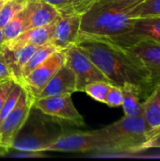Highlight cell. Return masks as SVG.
<instances>
[{
  "mask_svg": "<svg viewBox=\"0 0 160 161\" xmlns=\"http://www.w3.org/2000/svg\"><path fill=\"white\" fill-rule=\"evenodd\" d=\"M115 86L133 85L142 95L156 86L150 72L129 50L96 40H81L75 43Z\"/></svg>",
  "mask_w": 160,
  "mask_h": 161,
  "instance_id": "cell-1",
  "label": "cell"
},
{
  "mask_svg": "<svg viewBox=\"0 0 160 161\" xmlns=\"http://www.w3.org/2000/svg\"><path fill=\"white\" fill-rule=\"evenodd\" d=\"M132 19L127 11L112 5L96 2L82 16L78 41L96 40L109 44L128 48L139 41L133 34Z\"/></svg>",
  "mask_w": 160,
  "mask_h": 161,
  "instance_id": "cell-2",
  "label": "cell"
},
{
  "mask_svg": "<svg viewBox=\"0 0 160 161\" xmlns=\"http://www.w3.org/2000/svg\"><path fill=\"white\" fill-rule=\"evenodd\" d=\"M102 143L101 154L132 155L143 150L150 129L142 116H124L119 121L96 130Z\"/></svg>",
  "mask_w": 160,
  "mask_h": 161,
  "instance_id": "cell-3",
  "label": "cell"
},
{
  "mask_svg": "<svg viewBox=\"0 0 160 161\" xmlns=\"http://www.w3.org/2000/svg\"><path fill=\"white\" fill-rule=\"evenodd\" d=\"M34 100V96L23 88L18 103L0 123V143L7 149L12 148L17 135L29 117Z\"/></svg>",
  "mask_w": 160,
  "mask_h": 161,
  "instance_id": "cell-4",
  "label": "cell"
},
{
  "mask_svg": "<svg viewBox=\"0 0 160 161\" xmlns=\"http://www.w3.org/2000/svg\"><path fill=\"white\" fill-rule=\"evenodd\" d=\"M63 50L65 53V63L75 75L77 92H83L87 85L96 81L109 82L98 67L76 44H72Z\"/></svg>",
  "mask_w": 160,
  "mask_h": 161,
  "instance_id": "cell-5",
  "label": "cell"
},
{
  "mask_svg": "<svg viewBox=\"0 0 160 161\" xmlns=\"http://www.w3.org/2000/svg\"><path fill=\"white\" fill-rule=\"evenodd\" d=\"M70 152L102 153V143L96 130L89 132H76L58 137L55 141L45 146L43 152Z\"/></svg>",
  "mask_w": 160,
  "mask_h": 161,
  "instance_id": "cell-6",
  "label": "cell"
},
{
  "mask_svg": "<svg viewBox=\"0 0 160 161\" xmlns=\"http://www.w3.org/2000/svg\"><path fill=\"white\" fill-rule=\"evenodd\" d=\"M33 107L52 118L68 121L78 126L85 125L83 117L73 103L72 94L36 98Z\"/></svg>",
  "mask_w": 160,
  "mask_h": 161,
  "instance_id": "cell-7",
  "label": "cell"
},
{
  "mask_svg": "<svg viewBox=\"0 0 160 161\" xmlns=\"http://www.w3.org/2000/svg\"><path fill=\"white\" fill-rule=\"evenodd\" d=\"M64 63V50L54 52L24 78L21 86L36 98Z\"/></svg>",
  "mask_w": 160,
  "mask_h": 161,
  "instance_id": "cell-8",
  "label": "cell"
},
{
  "mask_svg": "<svg viewBox=\"0 0 160 161\" xmlns=\"http://www.w3.org/2000/svg\"><path fill=\"white\" fill-rule=\"evenodd\" d=\"M82 16L80 15H60L55 23V29L51 39L58 50H63L72 44H75L78 40Z\"/></svg>",
  "mask_w": 160,
  "mask_h": 161,
  "instance_id": "cell-9",
  "label": "cell"
},
{
  "mask_svg": "<svg viewBox=\"0 0 160 161\" xmlns=\"http://www.w3.org/2000/svg\"><path fill=\"white\" fill-rule=\"evenodd\" d=\"M59 16L56 8L45 0H28L24 8V31L49 25Z\"/></svg>",
  "mask_w": 160,
  "mask_h": 161,
  "instance_id": "cell-10",
  "label": "cell"
},
{
  "mask_svg": "<svg viewBox=\"0 0 160 161\" xmlns=\"http://www.w3.org/2000/svg\"><path fill=\"white\" fill-rule=\"evenodd\" d=\"M150 72L156 85L160 82V42L140 39L128 48Z\"/></svg>",
  "mask_w": 160,
  "mask_h": 161,
  "instance_id": "cell-11",
  "label": "cell"
},
{
  "mask_svg": "<svg viewBox=\"0 0 160 161\" xmlns=\"http://www.w3.org/2000/svg\"><path fill=\"white\" fill-rule=\"evenodd\" d=\"M75 92H77L75 75L73 70L66 63H64L36 98L73 94Z\"/></svg>",
  "mask_w": 160,
  "mask_h": 161,
  "instance_id": "cell-12",
  "label": "cell"
},
{
  "mask_svg": "<svg viewBox=\"0 0 160 161\" xmlns=\"http://www.w3.org/2000/svg\"><path fill=\"white\" fill-rule=\"evenodd\" d=\"M39 48L37 45L27 44L16 49H8L2 47L0 54L4 58L8 70L11 74L13 81L21 85L22 83V70L27 60Z\"/></svg>",
  "mask_w": 160,
  "mask_h": 161,
  "instance_id": "cell-13",
  "label": "cell"
},
{
  "mask_svg": "<svg viewBox=\"0 0 160 161\" xmlns=\"http://www.w3.org/2000/svg\"><path fill=\"white\" fill-rule=\"evenodd\" d=\"M55 23L56 21L43 26L32 27L25 30L13 40L5 42L3 47L8 49H16L27 44L41 46L47 42H50L55 29Z\"/></svg>",
  "mask_w": 160,
  "mask_h": 161,
  "instance_id": "cell-14",
  "label": "cell"
},
{
  "mask_svg": "<svg viewBox=\"0 0 160 161\" xmlns=\"http://www.w3.org/2000/svg\"><path fill=\"white\" fill-rule=\"evenodd\" d=\"M142 117L150 129V134L160 127V82L142 102Z\"/></svg>",
  "mask_w": 160,
  "mask_h": 161,
  "instance_id": "cell-15",
  "label": "cell"
},
{
  "mask_svg": "<svg viewBox=\"0 0 160 161\" xmlns=\"http://www.w3.org/2000/svg\"><path fill=\"white\" fill-rule=\"evenodd\" d=\"M133 34L139 40L145 39L160 42V15L134 19Z\"/></svg>",
  "mask_w": 160,
  "mask_h": 161,
  "instance_id": "cell-16",
  "label": "cell"
},
{
  "mask_svg": "<svg viewBox=\"0 0 160 161\" xmlns=\"http://www.w3.org/2000/svg\"><path fill=\"white\" fill-rule=\"evenodd\" d=\"M123 90V109L125 116L140 117L142 116V103L141 97L142 96L140 89L133 85H124L121 87Z\"/></svg>",
  "mask_w": 160,
  "mask_h": 161,
  "instance_id": "cell-17",
  "label": "cell"
},
{
  "mask_svg": "<svg viewBox=\"0 0 160 161\" xmlns=\"http://www.w3.org/2000/svg\"><path fill=\"white\" fill-rule=\"evenodd\" d=\"M56 8L59 15H80L87 13L98 0H45Z\"/></svg>",
  "mask_w": 160,
  "mask_h": 161,
  "instance_id": "cell-18",
  "label": "cell"
},
{
  "mask_svg": "<svg viewBox=\"0 0 160 161\" xmlns=\"http://www.w3.org/2000/svg\"><path fill=\"white\" fill-rule=\"evenodd\" d=\"M56 51H58V48L51 42H47L43 45L39 46V48L27 60L22 70V82L28 74H30L36 67H38L41 62H43L50 55H52Z\"/></svg>",
  "mask_w": 160,
  "mask_h": 161,
  "instance_id": "cell-19",
  "label": "cell"
},
{
  "mask_svg": "<svg viewBox=\"0 0 160 161\" xmlns=\"http://www.w3.org/2000/svg\"><path fill=\"white\" fill-rule=\"evenodd\" d=\"M132 19L160 15V0H143L127 10Z\"/></svg>",
  "mask_w": 160,
  "mask_h": 161,
  "instance_id": "cell-20",
  "label": "cell"
},
{
  "mask_svg": "<svg viewBox=\"0 0 160 161\" xmlns=\"http://www.w3.org/2000/svg\"><path fill=\"white\" fill-rule=\"evenodd\" d=\"M28 0H8L0 8V27L2 28L13 16L22 11Z\"/></svg>",
  "mask_w": 160,
  "mask_h": 161,
  "instance_id": "cell-21",
  "label": "cell"
},
{
  "mask_svg": "<svg viewBox=\"0 0 160 161\" xmlns=\"http://www.w3.org/2000/svg\"><path fill=\"white\" fill-rule=\"evenodd\" d=\"M3 35L5 42L13 40L24 32V9L13 16L3 27Z\"/></svg>",
  "mask_w": 160,
  "mask_h": 161,
  "instance_id": "cell-22",
  "label": "cell"
},
{
  "mask_svg": "<svg viewBox=\"0 0 160 161\" xmlns=\"http://www.w3.org/2000/svg\"><path fill=\"white\" fill-rule=\"evenodd\" d=\"M112 84L108 81H96L87 85L83 92L90 97L100 103H105L108 92Z\"/></svg>",
  "mask_w": 160,
  "mask_h": 161,
  "instance_id": "cell-23",
  "label": "cell"
},
{
  "mask_svg": "<svg viewBox=\"0 0 160 161\" xmlns=\"http://www.w3.org/2000/svg\"><path fill=\"white\" fill-rule=\"evenodd\" d=\"M23 92V87L19 85L18 83H15L7 97L6 101L4 102L1 109H0V123L8 115V113L14 108L16 104L19 101V98L21 96V93Z\"/></svg>",
  "mask_w": 160,
  "mask_h": 161,
  "instance_id": "cell-24",
  "label": "cell"
},
{
  "mask_svg": "<svg viewBox=\"0 0 160 161\" xmlns=\"http://www.w3.org/2000/svg\"><path fill=\"white\" fill-rule=\"evenodd\" d=\"M105 104L110 108L121 107L123 104V90H122V88L119 86L111 85L108 92V94H107V97L105 100Z\"/></svg>",
  "mask_w": 160,
  "mask_h": 161,
  "instance_id": "cell-25",
  "label": "cell"
},
{
  "mask_svg": "<svg viewBox=\"0 0 160 161\" xmlns=\"http://www.w3.org/2000/svg\"><path fill=\"white\" fill-rule=\"evenodd\" d=\"M141 1H143V0H98L97 2H99L101 4L112 5L118 8H121V9L127 11L132 7L136 6L137 4L141 3Z\"/></svg>",
  "mask_w": 160,
  "mask_h": 161,
  "instance_id": "cell-26",
  "label": "cell"
},
{
  "mask_svg": "<svg viewBox=\"0 0 160 161\" xmlns=\"http://www.w3.org/2000/svg\"><path fill=\"white\" fill-rule=\"evenodd\" d=\"M15 83L16 82L12 79H5L0 81V109Z\"/></svg>",
  "mask_w": 160,
  "mask_h": 161,
  "instance_id": "cell-27",
  "label": "cell"
},
{
  "mask_svg": "<svg viewBox=\"0 0 160 161\" xmlns=\"http://www.w3.org/2000/svg\"><path fill=\"white\" fill-rule=\"evenodd\" d=\"M0 79L1 80H4V79H12L11 74H10V72L8 70V67L7 66L4 58L1 56V54H0Z\"/></svg>",
  "mask_w": 160,
  "mask_h": 161,
  "instance_id": "cell-28",
  "label": "cell"
},
{
  "mask_svg": "<svg viewBox=\"0 0 160 161\" xmlns=\"http://www.w3.org/2000/svg\"><path fill=\"white\" fill-rule=\"evenodd\" d=\"M160 149V138H157V139H154V140H150L148 141L145 144H144V147H143V150H148V149Z\"/></svg>",
  "mask_w": 160,
  "mask_h": 161,
  "instance_id": "cell-29",
  "label": "cell"
},
{
  "mask_svg": "<svg viewBox=\"0 0 160 161\" xmlns=\"http://www.w3.org/2000/svg\"><path fill=\"white\" fill-rule=\"evenodd\" d=\"M157 138H160V127L149 134V140L148 141L154 140V139H157Z\"/></svg>",
  "mask_w": 160,
  "mask_h": 161,
  "instance_id": "cell-30",
  "label": "cell"
},
{
  "mask_svg": "<svg viewBox=\"0 0 160 161\" xmlns=\"http://www.w3.org/2000/svg\"><path fill=\"white\" fill-rule=\"evenodd\" d=\"M5 42V39H4V35H3V31H2V28L0 27V50L2 49L3 47V44Z\"/></svg>",
  "mask_w": 160,
  "mask_h": 161,
  "instance_id": "cell-31",
  "label": "cell"
},
{
  "mask_svg": "<svg viewBox=\"0 0 160 161\" xmlns=\"http://www.w3.org/2000/svg\"><path fill=\"white\" fill-rule=\"evenodd\" d=\"M2 3H5V2H7V1H8V0H0Z\"/></svg>",
  "mask_w": 160,
  "mask_h": 161,
  "instance_id": "cell-32",
  "label": "cell"
},
{
  "mask_svg": "<svg viewBox=\"0 0 160 161\" xmlns=\"http://www.w3.org/2000/svg\"><path fill=\"white\" fill-rule=\"evenodd\" d=\"M2 5H3V3H2V2L0 1V8H1V6H2Z\"/></svg>",
  "mask_w": 160,
  "mask_h": 161,
  "instance_id": "cell-33",
  "label": "cell"
},
{
  "mask_svg": "<svg viewBox=\"0 0 160 161\" xmlns=\"http://www.w3.org/2000/svg\"><path fill=\"white\" fill-rule=\"evenodd\" d=\"M4 80H5V79H4ZM0 81H1V79H0Z\"/></svg>",
  "mask_w": 160,
  "mask_h": 161,
  "instance_id": "cell-34",
  "label": "cell"
}]
</instances>
